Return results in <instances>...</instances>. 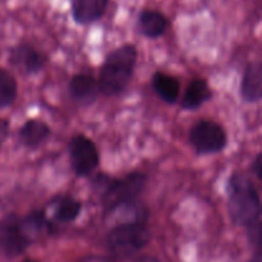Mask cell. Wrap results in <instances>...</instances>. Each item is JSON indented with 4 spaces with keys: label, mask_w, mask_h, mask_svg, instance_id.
<instances>
[{
    "label": "cell",
    "mask_w": 262,
    "mask_h": 262,
    "mask_svg": "<svg viewBox=\"0 0 262 262\" xmlns=\"http://www.w3.org/2000/svg\"><path fill=\"white\" fill-rule=\"evenodd\" d=\"M137 61V50L130 43L117 48L105 59L100 71L99 91L105 96H117L129 84Z\"/></svg>",
    "instance_id": "6da1fadb"
},
{
    "label": "cell",
    "mask_w": 262,
    "mask_h": 262,
    "mask_svg": "<svg viewBox=\"0 0 262 262\" xmlns=\"http://www.w3.org/2000/svg\"><path fill=\"white\" fill-rule=\"evenodd\" d=\"M228 207L233 222L250 227L261 220V201L257 188L245 174L234 173L227 184Z\"/></svg>",
    "instance_id": "7a4b0ae2"
},
{
    "label": "cell",
    "mask_w": 262,
    "mask_h": 262,
    "mask_svg": "<svg viewBox=\"0 0 262 262\" xmlns=\"http://www.w3.org/2000/svg\"><path fill=\"white\" fill-rule=\"evenodd\" d=\"M146 183L147 176L135 171L120 179L106 174H99L95 177L92 187L107 211L118 205L137 201L138 196L145 189Z\"/></svg>",
    "instance_id": "3957f363"
},
{
    "label": "cell",
    "mask_w": 262,
    "mask_h": 262,
    "mask_svg": "<svg viewBox=\"0 0 262 262\" xmlns=\"http://www.w3.org/2000/svg\"><path fill=\"white\" fill-rule=\"evenodd\" d=\"M151 241V230L145 223L120 224L106 235V247L113 256L128 258L140 252Z\"/></svg>",
    "instance_id": "277c9868"
},
{
    "label": "cell",
    "mask_w": 262,
    "mask_h": 262,
    "mask_svg": "<svg viewBox=\"0 0 262 262\" xmlns=\"http://www.w3.org/2000/svg\"><path fill=\"white\" fill-rule=\"evenodd\" d=\"M31 245V234L26 229L22 217L12 212L0 220V250L8 257L22 255Z\"/></svg>",
    "instance_id": "5b68a950"
},
{
    "label": "cell",
    "mask_w": 262,
    "mask_h": 262,
    "mask_svg": "<svg viewBox=\"0 0 262 262\" xmlns=\"http://www.w3.org/2000/svg\"><path fill=\"white\" fill-rule=\"evenodd\" d=\"M189 142L197 154L209 155L224 150L228 137L220 124L212 120H200L189 130Z\"/></svg>",
    "instance_id": "8992f818"
},
{
    "label": "cell",
    "mask_w": 262,
    "mask_h": 262,
    "mask_svg": "<svg viewBox=\"0 0 262 262\" xmlns=\"http://www.w3.org/2000/svg\"><path fill=\"white\" fill-rule=\"evenodd\" d=\"M68 151L73 170L78 177H89L99 166V150L96 145L86 136H74L69 141Z\"/></svg>",
    "instance_id": "52a82bcc"
},
{
    "label": "cell",
    "mask_w": 262,
    "mask_h": 262,
    "mask_svg": "<svg viewBox=\"0 0 262 262\" xmlns=\"http://www.w3.org/2000/svg\"><path fill=\"white\" fill-rule=\"evenodd\" d=\"M10 66L22 74H36L43 68L46 58L30 43H18L13 46L8 55Z\"/></svg>",
    "instance_id": "ba28073f"
},
{
    "label": "cell",
    "mask_w": 262,
    "mask_h": 262,
    "mask_svg": "<svg viewBox=\"0 0 262 262\" xmlns=\"http://www.w3.org/2000/svg\"><path fill=\"white\" fill-rule=\"evenodd\" d=\"M241 97L246 102H258L262 97V64L260 60L251 61L243 72L241 81Z\"/></svg>",
    "instance_id": "9c48e42d"
},
{
    "label": "cell",
    "mask_w": 262,
    "mask_h": 262,
    "mask_svg": "<svg viewBox=\"0 0 262 262\" xmlns=\"http://www.w3.org/2000/svg\"><path fill=\"white\" fill-rule=\"evenodd\" d=\"M69 94L79 105H92L99 96L97 81L89 74H76L69 82Z\"/></svg>",
    "instance_id": "30bf717a"
},
{
    "label": "cell",
    "mask_w": 262,
    "mask_h": 262,
    "mask_svg": "<svg viewBox=\"0 0 262 262\" xmlns=\"http://www.w3.org/2000/svg\"><path fill=\"white\" fill-rule=\"evenodd\" d=\"M109 0H72V14L78 25H90L104 15Z\"/></svg>",
    "instance_id": "8fae6325"
},
{
    "label": "cell",
    "mask_w": 262,
    "mask_h": 262,
    "mask_svg": "<svg viewBox=\"0 0 262 262\" xmlns=\"http://www.w3.org/2000/svg\"><path fill=\"white\" fill-rule=\"evenodd\" d=\"M169 20L159 10L146 9L138 14L137 31L147 38H158L168 30Z\"/></svg>",
    "instance_id": "7c38bea8"
},
{
    "label": "cell",
    "mask_w": 262,
    "mask_h": 262,
    "mask_svg": "<svg viewBox=\"0 0 262 262\" xmlns=\"http://www.w3.org/2000/svg\"><path fill=\"white\" fill-rule=\"evenodd\" d=\"M212 97V92L205 79L196 78L189 82L182 99V107L184 110H196L209 101Z\"/></svg>",
    "instance_id": "4fadbf2b"
},
{
    "label": "cell",
    "mask_w": 262,
    "mask_h": 262,
    "mask_svg": "<svg viewBox=\"0 0 262 262\" xmlns=\"http://www.w3.org/2000/svg\"><path fill=\"white\" fill-rule=\"evenodd\" d=\"M50 127L42 120L31 119L19 129V140L26 147L36 148L50 137Z\"/></svg>",
    "instance_id": "5bb4252c"
},
{
    "label": "cell",
    "mask_w": 262,
    "mask_h": 262,
    "mask_svg": "<svg viewBox=\"0 0 262 262\" xmlns=\"http://www.w3.org/2000/svg\"><path fill=\"white\" fill-rule=\"evenodd\" d=\"M106 214L109 216L115 217L118 225L132 224V223H145L148 217V212L146 207L138 204L137 201L118 205V206L107 210Z\"/></svg>",
    "instance_id": "9a60e30c"
},
{
    "label": "cell",
    "mask_w": 262,
    "mask_h": 262,
    "mask_svg": "<svg viewBox=\"0 0 262 262\" xmlns=\"http://www.w3.org/2000/svg\"><path fill=\"white\" fill-rule=\"evenodd\" d=\"M53 216L60 224L72 223L79 216L82 210V204L78 200L71 196H59L51 202Z\"/></svg>",
    "instance_id": "2e32d148"
},
{
    "label": "cell",
    "mask_w": 262,
    "mask_h": 262,
    "mask_svg": "<svg viewBox=\"0 0 262 262\" xmlns=\"http://www.w3.org/2000/svg\"><path fill=\"white\" fill-rule=\"evenodd\" d=\"M152 87L156 95L163 101L168 104H174L179 97L181 84L176 77L164 72H156L152 77Z\"/></svg>",
    "instance_id": "e0dca14e"
},
{
    "label": "cell",
    "mask_w": 262,
    "mask_h": 262,
    "mask_svg": "<svg viewBox=\"0 0 262 262\" xmlns=\"http://www.w3.org/2000/svg\"><path fill=\"white\" fill-rule=\"evenodd\" d=\"M18 84L12 73L0 67V107H8L17 99Z\"/></svg>",
    "instance_id": "ac0fdd59"
},
{
    "label": "cell",
    "mask_w": 262,
    "mask_h": 262,
    "mask_svg": "<svg viewBox=\"0 0 262 262\" xmlns=\"http://www.w3.org/2000/svg\"><path fill=\"white\" fill-rule=\"evenodd\" d=\"M247 233H248V239H250L251 245H253L255 247L260 248V246H261V220L260 222L253 223V224H251L250 227H247Z\"/></svg>",
    "instance_id": "d6986e66"
},
{
    "label": "cell",
    "mask_w": 262,
    "mask_h": 262,
    "mask_svg": "<svg viewBox=\"0 0 262 262\" xmlns=\"http://www.w3.org/2000/svg\"><path fill=\"white\" fill-rule=\"evenodd\" d=\"M251 170L252 173L257 177L258 181L262 179V154H257L256 158L253 159L252 165H251Z\"/></svg>",
    "instance_id": "ffe728a7"
},
{
    "label": "cell",
    "mask_w": 262,
    "mask_h": 262,
    "mask_svg": "<svg viewBox=\"0 0 262 262\" xmlns=\"http://www.w3.org/2000/svg\"><path fill=\"white\" fill-rule=\"evenodd\" d=\"M9 122L5 119H0V146L7 141L8 136H9Z\"/></svg>",
    "instance_id": "44dd1931"
},
{
    "label": "cell",
    "mask_w": 262,
    "mask_h": 262,
    "mask_svg": "<svg viewBox=\"0 0 262 262\" xmlns=\"http://www.w3.org/2000/svg\"><path fill=\"white\" fill-rule=\"evenodd\" d=\"M78 262H114L110 258L102 257V256H86L82 260H79Z\"/></svg>",
    "instance_id": "7402d4cb"
},
{
    "label": "cell",
    "mask_w": 262,
    "mask_h": 262,
    "mask_svg": "<svg viewBox=\"0 0 262 262\" xmlns=\"http://www.w3.org/2000/svg\"><path fill=\"white\" fill-rule=\"evenodd\" d=\"M133 262H164V261H161L160 258L155 257V256L143 255V256H140V257L136 258Z\"/></svg>",
    "instance_id": "603a6c76"
},
{
    "label": "cell",
    "mask_w": 262,
    "mask_h": 262,
    "mask_svg": "<svg viewBox=\"0 0 262 262\" xmlns=\"http://www.w3.org/2000/svg\"><path fill=\"white\" fill-rule=\"evenodd\" d=\"M250 262H262V255H261L260 251H257V252L255 253V256L251 258Z\"/></svg>",
    "instance_id": "cb8c5ba5"
},
{
    "label": "cell",
    "mask_w": 262,
    "mask_h": 262,
    "mask_svg": "<svg viewBox=\"0 0 262 262\" xmlns=\"http://www.w3.org/2000/svg\"><path fill=\"white\" fill-rule=\"evenodd\" d=\"M23 262H38V261H36V260H32V258H27V260H25Z\"/></svg>",
    "instance_id": "d4e9b609"
}]
</instances>
